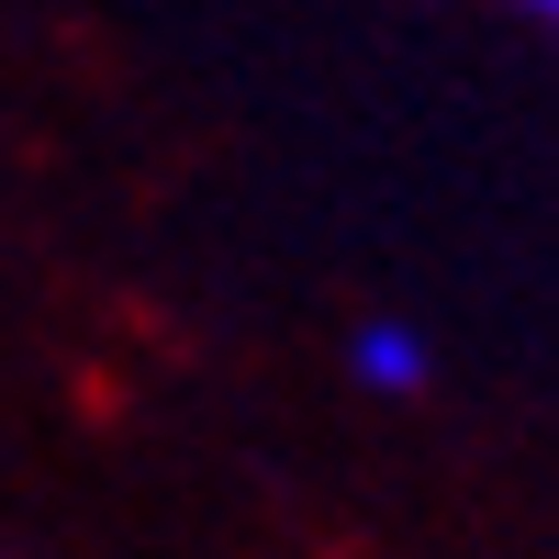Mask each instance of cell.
Instances as JSON below:
<instances>
[{"label":"cell","instance_id":"cell-1","mask_svg":"<svg viewBox=\"0 0 559 559\" xmlns=\"http://www.w3.org/2000/svg\"><path fill=\"white\" fill-rule=\"evenodd\" d=\"M347 369H358L369 392H392V403H414V392L437 381V358H426V336H414V324H358Z\"/></svg>","mask_w":559,"mask_h":559},{"label":"cell","instance_id":"cell-2","mask_svg":"<svg viewBox=\"0 0 559 559\" xmlns=\"http://www.w3.org/2000/svg\"><path fill=\"white\" fill-rule=\"evenodd\" d=\"M515 12H537V23H559V0H515Z\"/></svg>","mask_w":559,"mask_h":559}]
</instances>
